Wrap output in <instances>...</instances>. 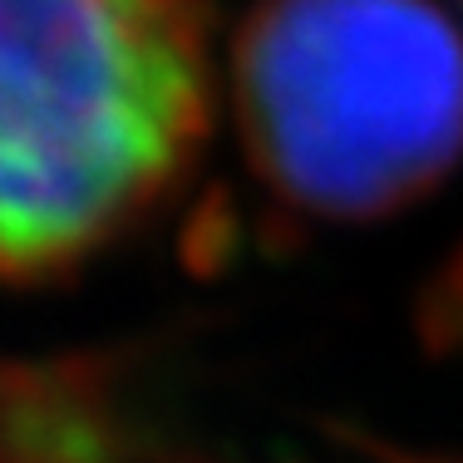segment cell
I'll use <instances>...</instances> for the list:
<instances>
[{"label":"cell","mask_w":463,"mask_h":463,"mask_svg":"<svg viewBox=\"0 0 463 463\" xmlns=\"http://www.w3.org/2000/svg\"><path fill=\"white\" fill-rule=\"evenodd\" d=\"M203 124L187 0H0V286L124 237L183 178Z\"/></svg>","instance_id":"obj_1"},{"label":"cell","mask_w":463,"mask_h":463,"mask_svg":"<svg viewBox=\"0 0 463 463\" xmlns=\"http://www.w3.org/2000/svg\"><path fill=\"white\" fill-rule=\"evenodd\" d=\"M237 109L286 203L390 213L463 158V40L434 0H267L237 45Z\"/></svg>","instance_id":"obj_2"}]
</instances>
